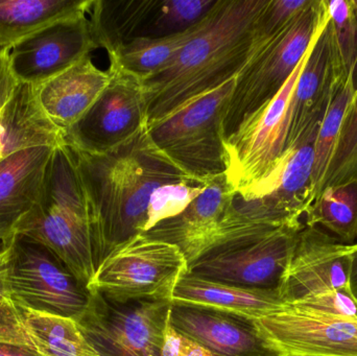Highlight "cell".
Here are the masks:
<instances>
[{"mask_svg":"<svg viewBox=\"0 0 357 356\" xmlns=\"http://www.w3.org/2000/svg\"><path fill=\"white\" fill-rule=\"evenodd\" d=\"M69 148L87 203L96 272L113 252L144 233L157 188L193 180L155 146L148 127L104 154Z\"/></svg>","mask_w":357,"mask_h":356,"instance_id":"6da1fadb","label":"cell"},{"mask_svg":"<svg viewBox=\"0 0 357 356\" xmlns=\"http://www.w3.org/2000/svg\"><path fill=\"white\" fill-rule=\"evenodd\" d=\"M268 0H220L201 31L161 70L142 79L148 125L235 79L251 58Z\"/></svg>","mask_w":357,"mask_h":356,"instance_id":"7a4b0ae2","label":"cell"},{"mask_svg":"<svg viewBox=\"0 0 357 356\" xmlns=\"http://www.w3.org/2000/svg\"><path fill=\"white\" fill-rule=\"evenodd\" d=\"M52 250L88 288L96 275L87 203L70 148L58 146L46 169L39 198L17 226Z\"/></svg>","mask_w":357,"mask_h":356,"instance_id":"3957f363","label":"cell"},{"mask_svg":"<svg viewBox=\"0 0 357 356\" xmlns=\"http://www.w3.org/2000/svg\"><path fill=\"white\" fill-rule=\"evenodd\" d=\"M329 20L325 0H312L280 33L251 54L235 79L222 121L226 144L280 91L307 52L317 31Z\"/></svg>","mask_w":357,"mask_h":356,"instance_id":"277c9868","label":"cell"},{"mask_svg":"<svg viewBox=\"0 0 357 356\" xmlns=\"http://www.w3.org/2000/svg\"><path fill=\"white\" fill-rule=\"evenodd\" d=\"M235 79L148 127L155 146L191 179L207 183L226 173L222 121Z\"/></svg>","mask_w":357,"mask_h":356,"instance_id":"5b68a950","label":"cell"},{"mask_svg":"<svg viewBox=\"0 0 357 356\" xmlns=\"http://www.w3.org/2000/svg\"><path fill=\"white\" fill-rule=\"evenodd\" d=\"M6 290L14 304L37 313L77 320L90 292L47 247L23 235L10 238Z\"/></svg>","mask_w":357,"mask_h":356,"instance_id":"8992f818","label":"cell"},{"mask_svg":"<svg viewBox=\"0 0 357 356\" xmlns=\"http://www.w3.org/2000/svg\"><path fill=\"white\" fill-rule=\"evenodd\" d=\"M85 311L75 320L100 356H160L173 300L119 303L89 291Z\"/></svg>","mask_w":357,"mask_h":356,"instance_id":"52a82bcc","label":"cell"},{"mask_svg":"<svg viewBox=\"0 0 357 356\" xmlns=\"http://www.w3.org/2000/svg\"><path fill=\"white\" fill-rule=\"evenodd\" d=\"M188 265L177 247L138 235L96 270L88 291L119 303L172 299Z\"/></svg>","mask_w":357,"mask_h":356,"instance_id":"ba28073f","label":"cell"},{"mask_svg":"<svg viewBox=\"0 0 357 356\" xmlns=\"http://www.w3.org/2000/svg\"><path fill=\"white\" fill-rule=\"evenodd\" d=\"M303 225L247 234L210 247L189 268L202 279L258 290H278Z\"/></svg>","mask_w":357,"mask_h":356,"instance_id":"9c48e42d","label":"cell"},{"mask_svg":"<svg viewBox=\"0 0 357 356\" xmlns=\"http://www.w3.org/2000/svg\"><path fill=\"white\" fill-rule=\"evenodd\" d=\"M220 0H92L90 23L109 56L136 39H163L199 24Z\"/></svg>","mask_w":357,"mask_h":356,"instance_id":"30bf717a","label":"cell"},{"mask_svg":"<svg viewBox=\"0 0 357 356\" xmlns=\"http://www.w3.org/2000/svg\"><path fill=\"white\" fill-rule=\"evenodd\" d=\"M310 46L280 91L225 144L227 180L233 192L261 181L284 154L291 127L294 91Z\"/></svg>","mask_w":357,"mask_h":356,"instance_id":"8fae6325","label":"cell"},{"mask_svg":"<svg viewBox=\"0 0 357 356\" xmlns=\"http://www.w3.org/2000/svg\"><path fill=\"white\" fill-rule=\"evenodd\" d=\"M110 83L89 110L64 131L69 148L104 154L127 142L148 125V104L140 77L110 64Z\"/></svg>","mask_w":357,"mask_h":356,"instance_id":"7c38bea8","label":"cell"},{"mask_svg":"<svg viewBox=\"0 0 357 356\" xmlns=\"http://www.w3.org/2000/svg\"><path fill=\"white\" fill-rule=\"evenodd\" d=\"M87 14L54 21L14 44L8 61L18 83L39 87L98 49Z\"/></svg>","mask_w":357,"mask_h":356,"instance_id":"4fadbf2b","label":"cell"},{"mask_svg":"<svg viewBox=\"0 0 357 356\" xmlns=\"http://www.w3.org/2000/svg\"><path fill=\"white\" fill-rule=\"evenodd\" d=\"M254 322L282 356H357V321L285 305Z\"/></svg>","mask_w":357,"mask_h":356,"instance_id":"5bb4252c","label":"cell"},{"mask_svg":"<svg viewBox=\"0 0 357 356\" xmlns=\"http://www.w3.org/2000/svg\"><path fill=\"white\" fill-rule=\"evenodd\" d=\"M351 246L304 225L278 288L284 304L325 291L350 288Z\"/></svg>","mask_w":357,"mask_h":356,"instance_id":"9a60e30c","label":"cell"},{"mask_svg":"<svg viewBox=\"0 0 357 356\" xmlns=\"http://www.w3.org/2000/svg\"><path fill=\"white\" fill-rule=\"evenodd\" d=\"M169 322L216 356H282L253 319L209 307L174 303Z\"/></svg>","mask_w":357,"mask_h":356,"instance_id":"2e32d148","label":"cell"},{"mask_svg":"<svg viewBox=\"0 0 357 356\" xmlns=\"http://www.w3.org/2000/svg\"><path fill=\"white\" fill-rule=\"evenodd\" d=\"M314 141H304L287 148L275 169L261 181L234 192L255 201L289 224L303 223L314 203Z\"/></svg>","mask_w":357,"mask_h":356,"instance_id":"e0dca14e","label":"cell"},{"mask_svg":"<svg viewBox=\"0 0 357 356\" xmlns=\"http://www.w3.org/2000/svg\"><path fill=\"white\" fill-rule=\"evenodd\" d=\"M328 22L317 33L294 91L287 148L304 141H316L319 127L342 86L335 79L331 63Z\"/></svg>","mask_w":357,"mask_h":356,"instance_id":"ac0fdd59","label":"cell"},{"mask_svg":"<svg viewBox=\"0 0 357 356\" xmlns=\"http://www.w3.org/2000/svg\"><path fill=\"white\" fill-rule=\"evenodd\" d=\"M232 192L226 173L213 178L183 212L160 222L142 235L177 247L189 270L213 244Z\"/></svg>","mask_w":357,"mask_h":356,"instance_id":"d6986e66","label":"cell"},{"mask_svg":"<svg viewBox=\"0 0 357 356\" xmlns=\"http://www.w3.org/2000/svg\"><path fill=\"white\" fill-rule=\"evenodd\" d=\"M56 148L35 146L0 159V242L14 236L21 219L37 202Z\"/></svg>","mask_w":357,"mask_h":356,"instance_id":"ffe728a7","label":"cell"},{"mask_svg":"<svg viewBox=\"0 0 357 356\" xmlns=\"http://www.w3.org/2000/svg\"><path fill=\"white\" fill-rule=\"evenodd\" d=\"M110 69L102 70L87 56L38 87V96L50 119L63 130L75 125L110 83Z\"/></svg>","mask_w":357,"mask_h":356,"instance_id":"44dd1931","label":"cell"},{"mask_svg":"<svg viewBox=\"0 0 357 356\" xmlns=\"http://www.w3.org/2000/svg\"><path fill=\"white\" fill-rule=\"evenodd\" d=\"M174 303L209 307L250 319H259L285 307L278 290H258L202 279L188 272L178 279Z\"/></svg>","mask_w":357,"mask_h":356,"instance_id":"7402d4cb","label":"cell"},{"mask_svg":"<svg viewBox=\"0 0 357 356\" xmlns=\"http://www.w3.org/2000/svg\"><path fill=\"white\" fill-rule=\"evenodd\" d=\"M2 158L25 148L64 146V132L48 117L38 96V87L19 83L0 110ZM1 158V159H2Z\"/></svg>","mask_w":357,"mask_h":356,"instance_id":"603a6c76","label":"cell"},{"mask_svg":"<svg viewBox=\"0 0 357 356\" xmlns=\"http://www.w3.org/2000/svg\"><path fill=\"white\" fill-rule=\"evenodd\" d=\"M92 0H0V48L14 44L38 29L82 13Z\"/></svg>","mask_w":357,"mask_h":356,"instance_id":"cb8c5ba5","label":"cell"},{"mask_svg":"<svg viewBox=\"0 0 357 356\" xmlns=\"http://www.w3.org/2000/svg\"><path fill=\"white\" fill-rule=\"evenodd\" d=\"M23 330L39 356H100L75 320L37 313L14 304Z\"/></svg>","mask_w":357,"mask_h":356,"instance_id":"d4e9b609","label":"cell"},{"mask_svg":"<svg viewBox=\"0 0 357 356\" xmlns=\"http://www.w3.org/2000/svg\"><path fill=\"white\" fill-rule=\"evenodd\" d=\"M303 223L325 228L343 244H356L357 180L325 188L310 205Z\"/></svg>","mask_w":357,"mask_h":356,"instance_id":"484cf974","label":"cell"},{"mask_svg":"<svg viewBox=\"0 0 357 356\" xmlns=\"http://www.w3.org/2000/svg\"><path fill=\"white\" fill-rule=\"evenodd\" d=\"M206 19L189 31L174 37L133 40L109 56L110 64L142 79H146L149 75L165 68L175 58L176 54L201 31Z\"/></svg>","mask_w":357,"mask_h":356,"instance_id":"4316f807","label":"cell"},{"mask_svg":"<svg viewBox=\"0 0 357 356\" xmlns=\"http://www.w3.org/2000/svg\"><path fill=\"white\" fill-rule=\"evenodd\" d=\"M329 13L327 24L331 42V63L340 85L356 75L357 68V24L348 0L326 1Z\"/></svg>","mask_w":357,"mask_h":356,"instance_id":"83f0119b","label":"cell"},{"mask_svg":"<svg viewBox=\"0 0 357 356\" xmlns=\"http://www.w3.org/2000/svg\"><path fill=\"white\" fill-rule=\"evenodd\" d=\"M356 87L354 75H351L337 90L328 110H327L326 115L319 127L316 141H314V173H312L314 200L318 196L323 179H324L327 169L331 164L335 144H337V138L341 132L344 116H345L348 105L356 91Z\"/></svg>","mask_w":357,"mask_h":356,"instance_id":"f1b7e54d","label":"cell"},{"mask_svg":"<svg viewBox=\"0 0 357 356\" xmlns=\"http://www.w3.org/2000/svg\"><path fill=\"white\" fill-rule=\"evenodd\" d=\"M351 180H357V87L346 110L335 152L318 196L328 186Z\"/></svg>","mask_w":357,"mask_h":356,"instance_id":"f546056e","label":"cell"},{"mask_svg":"<svg viewBox=\"0 0 357 356\" xmlns=\"http://www.w3.org/2000/svg\"><path fill=\"white\" fill-rule=\"evenodd\" d=\"M206 185L207 183L197 180H184L157 188L149 202L148 222L144 232L152 229L160 222L183 212L204 192Z\"/></svg>","mask_w":357,"mask_h":356,"instance_id":"4dcf8cb0","label":"cell"},{"mask_svg":"<svg viewBox=\"0 0 357 356\" xmlns=\"http://www.w3.org/2000/svg\"><path fill=\"white\" fill-rule=\"evenodd\" d=\"M312 0H268L256 22L255 39L252 54L280 33L299 16Z\"/></svg>","mask_w":357,"mask_h":356,"instance_id":"1f68e13d","label":"cell"},{"mask_svg":"<svg viewBox=\"0 0 357 356\" xmlns=\"http://www.w3.org/2000/svg\"><path fill=\"white\" fill-rule=\"evenodd\" d=\"M291 305L340 319L357 321V299L352 293L351 288L325 291L306 297Z\"/></svg>","mask_w":357,"mask_h":356,"instance_id":"d6a6232c","label":"cell"},{"mask_svg":"<svg viewBox=\"0 0 357 356\" xmlns=\"http://www.w3.org/2000/svg\"><path fill=\"white\" fill-rule=\"evenodd\" d=\"M160 356H216L199 343L178 332L171 322L165 330V343Z\"/></svg>","mask_w":357,"mask_h":356,"instance_id":"836d02e7","label":"cell"},{"mask_svg":"<svg viewBox=\"0 0 357 356\" xmlns=\"http://www.w3.org/2000/svg\"><path fill=\"white\" fill-rule=\"evenodd\" d=\"M18 84L10 70L8 49L0 50V110L8 102Z\"/></svg>","mask_w":357,"mask_h":356,"instance_id":"e575fe53","label":"cell"},{"mask_svg":"<svg viewBox=\"0 0 357 356\" xmlns=\"http://www.w3.org/2000/svg\"><path fill=\"white\" fill-rule=\"evenodd\" d=\"M0 356H39L33 349L21 345L0 342Z\"/></svg>","mask_w":357,"mask_h":356,"instance_id":"d590c367","label":"cell"},{"mask_svg":"<svg viewBox=\"0 0 357 356\" xmlns=\"http://www.w3.org/2000/svg\"><path fill=\"white\" fill-rule=\"evenodd\" d=\"M351 271H350V288L357 299V244L352 245Z\"/></svg>","mask_w":357,"mask_h":356,"instance_id":"8d00e7d4","label":"cell"},{"mask_svg":"<svg viewBox=\"0 0 357 356\" xmlns=\"http://www.w3.org/2000/svg\"><path fill=\"white\" fill-rule=\"evenodd\" d=\"M10 240L0 244V267L6 263L10 256Z\"/></svg>","mask_w":357,"mask_h":356,"instance_id":"74e56055","label":"cell"},{"mask_svg":"<svg viewBox=\"0 0 357 356\" xmlns=\"http://www.w3.org/2000/svg\"><path fill=\"white\" fill-rule=\"evenodd\" d=\"M10 257V256H8ZM8 261L4 265H2L0 267V300H1L3 297H6V265H8Z\"/></svg>","mask_w":357,"mask_h":356,"instance_id":"f35d334b","label":"cell"},{"mask_svg":"<svg viewBox=\"0 0 357 356\" xmlns=\"http://www.w3.org/2000/svg\"><path fill=\"white\" fill-rule=\"evenodd\" d=\"M350 2H351L352 12H354V19H356L357 24V0H350Z\"/></svg>","mask_w":357,"mask_h":356,"instance_id":"ab89813d","label":"cell"},{"mask_svg":"<svg viewBox=\"0 0 357 356\" xmlns=\"http://www.w3.org/2000/svg\"><path fill=\"white\" fill-rule=\"evenodd\" d=\"M2 136H3V129H2L1 125H0V159L2 158V150H3V146H2Z\"/></svg>","mask_w":357,"mask_h":356,"instance_id":"60d3db41","label":"cell"},{"mask_svg":"<svg viewBox=\"0 0 357 356\" xmlns=\"http://www.w3.org/2000/svg\"><path fill=\"white\" fill-rule=\"evenodd\" d=\"M0 50H1V48H0Z\"/></svg>","mask_w":357,"mask_h":356,"instance_id":"b9f144b4","label":"cell"},{"mask_svg":"<svg viewBox=\"0 0 357 356\" xmlns=\"http://www.w3.org/2000/svg\"><path fill=\"white\" fill-rule=\"evenodd\" d=\"M356 244H357V242H356Z\"/></svg>","mask_w":357,"mask_h":356,"instance_id":"7bdbcfd3","label":"cell"}]
</instances>
